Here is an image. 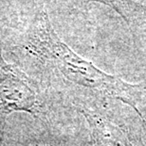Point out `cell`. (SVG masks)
Segmentation results:
<instances>
[{
    "mask_svg": "<svg viewBox=\"0 0 146 146\" xmlns=\"http://www.w3.org/2000/svg\"><path fill=\"white\" fill-rule=\"evenodd\" d=\"M25 67L53 86H64L83 94L117 97L134 106L141 92L136 87L104 73L62 42L45 10L34 15L20 37ZM52 86V87H53Z\"/></svg>",
    "mask_w": 146,
    "mask_h": 146,
    "instance_id": "6da1fadb",
    "label": "cell"
},
{
    "mask_svg": "<svg viewBox=\"0 0 146 146\" xmlns=\"http://www.w3.org/2000/svg\"><path fill=\"white\" fill-rule=\"evenodd\" d=\"M41 108L35 84L19 67L5 60L0 44V145L4 141L10 115L24 112L36 117Z\"/></svg>",
    "mask_w": 146,
    "mask_h": 146,
    "instance_id": "7a4b0ae2",
    "label": "cell"
},
{
    "mask_svg": "<svg viewBox=\"0 0 146 146\" xmlns=\"http://www.w3.org/2000/svg\"><path fill=\"white\" fill-rule=\"evenodd\" d=\"M80 3H89L97 2L109 6L114 11L124 18L125 20L131 19L133 15L137 14L141 11V5L137 4L133 0H77Z\"/></svg>",
    "mask_w": 146,
    "mask_h": 146,
    "instance_id": "3957f363",
    "label": "cell"
},
{
    "mask_svg": "<svg viewBox=\"0 0 146 146\" xmlns=\"http://www.w3.org/2000/svg\"><path fill=\"white\" fill-rule=\"evenodd\" d=\"M1 22H2V20H1V19H0V24H1Z\"/></svg>",
    "mask_w": 146,
    "mask_h": 146,
    "instance_id": "277c9868",
    "label": "cell"
}]
</instances>
